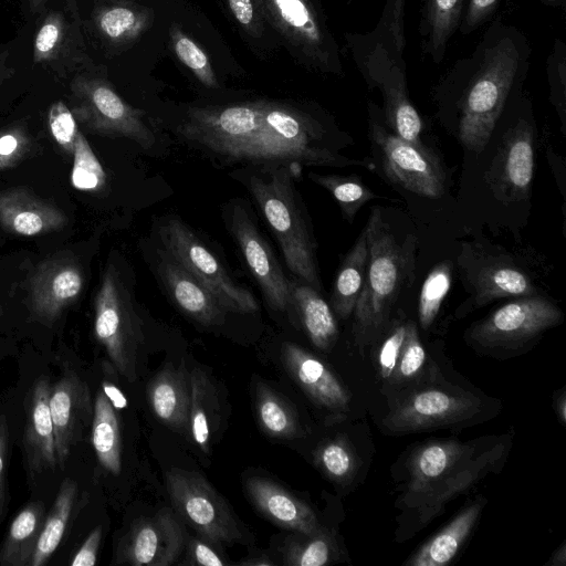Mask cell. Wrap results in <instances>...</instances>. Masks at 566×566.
I'll return each instance as SVG.
<instances>
[{
    "label": "cell",
    "mask_w": 566,
    "mask_h": 566,
    "mask_svg": "<svg viewBox=\"0 0 566 566\" xmlns=\"http://www.w3.org/2000/svg\"><path fill=\"white\" fill-rule=\"evenodd\" d=\"M352 54L368 87L380 91L381 114L390 130L403 140L423 147L420 138L423 123L409 98L406 61H394L378 46Z\"/></svg>",
    "instance_id": "obj_11"
},
{
    "label": "cell",
    "mask_w": 566,
    "mask_h": 566,
    "mask_svg": "<svg viewBox=\"0 0 566 566\" xmlns=\"http://www.w3.org/2000/svg\"><path fill=\"white\" fill-rule=\"evenodd\" d=\"M541 1L546 3L547 6L558 7L559 4H564L565 0H541Z\"/></svg>",
    "instance_id": "obj_60"
},
{
    "label": "cell",
    "mask_w": 566,
    "mask_h": 566,
    "mask_svg": "<svg viewBox=\"0 0 566 566\" xmlns=\"http://www.w3.org/2000/svg\"><path fill=\"white\" fill-rule=\"evenodd\" d=\"M155 269L174 303L205 326L220 325L227 311L217 298L165 249L156 250Z\"/></svg>",
    "instance_id": "obj_21"
},
{
    "label": "cell",
    "mask_w": 566,
    "mask_h": 566,
    "mask_svg": "<svg viewBox=\"0 0 566 566\" xmlns=\"http://www.w3.org/2000/svg\"><path fill=\"white\" fill-rule=\"evenodd\" d=\"M9 426L7 418L0 416V518L3 515L7 503V465L9 453Z\"/></svg>",
    "instance_id": "obj_53"
},
{
    "label": "cell",
    "mask_w": 566,
    "mask_h": 566,
    "mask_svg": "<svg viewBox=\"0 0 566 566\" xmlns=\"http://www.w3.org/2000/svg\"><path fill=\"white\" fill-rule=\"evenodd\" d=\"M565 564H566V546H565V543H562V545L552 555V558L548 562V565L565 566Z\"/></svg>",
    "instance_id": "obj_57"
},
{
    "label": "cell",
    "mask_w": 566,
    "mask_h": 566,
    "mask_svg": "<svg viewBox=\"0 0 566 566\" xmlns=\"http://www.w3.org/2000/svg\"><path fill=\"white\" fill-rule=\"evenodd\" d=\"M186 541L178 516L165 507L132 524L118 544L116 564L170 566L181 556Z\"/></svg>",
    "instance_id": "obj_15"
},
{
    "label": "cell",
    "mask_w": 566,
    "mask_h": 566,
    "mask_svg": "<svg viewBox=\"0 0 566 566\" xmlns=\"http://www.w3.org/2000/svg\"><path fill=\"white\" fill-rule=\"evenodd\" d=\"M102 541V526L95 527L74 555L72 566H93L96 563Z\"/></svg>",
    "instance_id": "obj_54"
},
{
    "label": "cell",
    "mask_w": 566,
    "mask_h": 566,
    "mask_svg": "<svg viewBox=\"0 0 566 566\" xmlns=\"http://www.w3.org/2000/svg\"><path fill=\"white\" fill-rule=\"evenodd\" d=\"M166 485L178 515L211 544L242 541L239 524L226 500L199 473L170 470Z\"/></svg>",
    "instance_id": "obj_10"
},
{
    "label": "cell",
    "mask_w": 566,
    "mask_h": 566,
    "mask_svg": "<svg viewBox=\"0 0 566 566\" xmlns=\"http://www.w3.org/2000/svg\"><path fill=\"white\" fill-rule=\"evenodd\" d=\"M296 534L282 546L284 565L323 566L336 559L337 545L328 531L319 527L311 534Z\"/></svg>",
    "instance_id": "obj_39"
},
{
    "label": "cell",
    "mask_w": 566,
    "mask_h": 566,
    "mask_svg": "<svg viewBox=\"0 0 566 566\" xmlns=\"http://www.w3.org/2000/svg\"><path fill=\"white\" fill-rule=\"evenodd\" d=\"M50 392V378L42 375L34 381L29 396L23 447L33 474L53 470L57 463Z\"/></svg>",
    "instance_id": "obj_23"
},
{
    "label": "cell",
    "mask_w": 566,
    "mask_h": 566,
    "mask_svg": "<svg viewBox=\"0 0 566 566\" xmlns=\"http://www.w3.org/2000/svg\"><path fill=\"white\" fill-rule=\"evenodd\" d=\"M484 501L479 499L461 510L441 531L426 542L409 559L407 566H443L458 554L473 531Z\"/></svg>",
    "instance_id": "obj_27"
},
{
    "label": "cell",
    "mask_w": 566,
    "mask_h": 566,
    "mask_svg": "<svg viewBox=\"0 0 566 566\" xmlns=\"http://www.w3.org/2000/svg\"><path fill=\"white\" fill-rule=\"evenodd\" d=\"M66 217L25 188L0 192V224L15 235L34 237L63 228Z\"/></svg>",
    "instance_id": "obj_24"
},
{
    "label": "cell",
    "mask_w": 566,
    "mask_h": 566,
    "mask_svg": "<svg viewBox=\"0 0 566 566\" xmlns=\"http://www.w3.org/2000/svg\"><path fill=\"white\" fill-rule=\"evenodd\" d=\"M546 74L549 102L560 120L562 130L566 128V44L556 38L551 54L546 60Z\"/></svg>",
    "instance_id": "obj_45"
},
{
    "label": "cell",
    "mask_w": 566,
    "mask_h": 566,
    "mask_svg": "<svg viewBox=\"0 0 566 566\" xmlns=\"http://www.w3.org/2000/svg\"><path fill=\"white\" fill-rule=\"evenodd\" d=\"M8 52L0 55V84L11 77L14 73L13 67H10L7 63Z\"/></svg>",
    "instance_id": "obj_58"
},
{
    "label": "cell",
    "mask_w": 566,
    "mask_h": 566,
    "mask_svg": "<svg viewBox=\"0 0 566 566\" xmlns=\"http://www.w3.org/2000/svg\"><path fill=\"white\" fill-rule=\"evenodd\" d=\"M77 495V484L66 478L61 483L54 503L45 515L30 566H42L60 545Z\"/></svg>",
    "instance_id": "obj_37"
},
{
    "label": "cell",
    "mask_w": 566,
    "mask_h": 566,
    "mask_svg": "<svg viewBox=\"0 0 566 566\" xmlns=\"http://www.w3.org/2000/svg\"><path fill=\"white\" fill-rule=\"evenodd\" d=\"M75 119L90 132L128 138L144 149L155 135L144 120L145 113L125 102L104 78L77 74L70 85Z\"/></svg>",
    "instance_id": "obj_8"
},
{
    "label": "cell",
    "mask_w": 566,
    "mask_h": 566,
    "mask_svg": "<svg viewBox=\"0 0 566 566\" xmlns=\"http://www.w3.org/2000/svg\"><path fill=\"white\" fill-rule=\"evenodd\" d=\"M102 390L116 410H122L127 407V399L125 395L114 384L104 381L102 385Z\"/></svg>",
    "instance_id": "obj_55"
},
{
    "label": "cell",
    "mask_w": 566,
    "mask_h": 566,
    "mask_svg": "<svg viewBox=\"0 0 566 566\" xmlns=\"http://www.w3.org/2000/svg\"><path fill=\"white\" fill-rule=\"evenodd\" d=\"M426 360L427 353L418 328L413 322L408 321L406 339L390 381L401 384L415 379L423 369Z\"/></svg>",
    "instance_id": "obj_46"
},
{
    "label": "cell",
    "mask_w": 566,
    "mask_h": 566,
    "mask_svg": "<svg viewBox=\"0 0 566 566\" xmlns=\"http://www.w3.org/2000/svg\"><path fill=\"white\" fill-rule=\"evenodd\" d=\"M480 407V400L469 392L427 388L402 401L382 423L392 433H410L464 422Z\"/></svg>",
    "instance_id": "obj_14"
},
{
    "label": "cell",
    "mask_w": 566,
    "mask_h": 566,
    "mask_svg": "<svg viewBox=\"0 0 566 566\" xmlns=\"http://www.w3.org/2000/svg\"><path fill=\"white\" fill-rule=\"evenodd\" d=\"M72 156V186L81 191L99 190L105 185L106 175L91 148L90 143L81 130L77 134Z\"/></svg>",
    "instance_id": "obj_44"
},
{
    "label": "cell",
    "mask_w": 566,
    "mask_h": 566,
    "mask_svg": "<svg viewBox=\"0 0 566 566\" xmlns=\"http://www.w3.org/2000/svg\"><path fill=\"white\" fill-rule=\"evenodd\" d=\"M148 399L153 412L164 424L188 436L189 371L184 365L158 373L148 385Z\"/></svg>",
    "instance_id": "obj_26"
},
{
    "label": "cell",
    "mask_w": 566,
    "mask_h": 566,
    "mask_svg": "<svg viewBox=\"0 0 566 566\" xmlns=\"http://www.w3.org/2000/svg\"><path fill=\"white\" fill-rule=\"evenodd\" d=\"M405 9L406 0H386L380 18L371 31L347 35L352 53L378 46L394 61L405 62Z\"/></svg>",
    "instance_id": "obj_32"
},
{
    "label": "cell",
    "mask_w": 566,
    "mask_h": 566,
    "mask_svg": "<svg viewBox=\"0 0 566 566\" xmlns=\"http://www.w3.org/2000/svg\"><path fill=\"white\" fill-rule=\"evenodd\" d=\"M245 490L253 505L276 525L303 534L321 527L314 511L276 483L253 476L245 481Z\"/></svg>",
    "instance_id": "obj_25"
},
{
    "label": "cell",
    "mask_w": 566,
    "mask_h": 566,
    "mask_svg": "<svg viewBox=\"0 0 566 566\" xmlns=\"http://www.w3.org/2000/svg\"><path fill=\"white\" fill-rule=\"evenodd\" d=\"M308 177L334 197L340 208L343 217L350 223L358 210L367 201L375 198V193L367 188L357 176L310 172Z\"/></svg>",
    "instance_id": "obj_40"
},
{
    "label": "cell",
    "mask_w": 566,
    "mask_h": 566,
    "mask_svg": "<svg viewBox=\"0 0 566 566\" xmlns=\"http://www.w3.org/2000/svg\"><path fill=\"white\" fill-rule=\"evenodd\" d=\"M92 444L102 467L112 474L122 470V439L116 409L103 390L93 407Z\"/></svg>",
    "instance_id": "obj_35"
},
{
    "label": "cell",
    "mask_w": 566,
    "mask_h": 566,
    "mask_svg": "<svg viewBox=\"0 0 566 566\" xmlns=\"http://www.w3.org/2000/svg\"><path fill=\"white\" fill-rule=\"evenodd\" d=\"M94 334L117 371L134 381L144 340L142 321L128 284L112 262L103 272L94 300Z\"/></svg>",
    "instance_id": "obj_6"
},
{
    "label": "cell",
    "mask_w": 566,
    "mask_h": 566,
    "mask_svg": "<svg viewBox=\"0 0 566 566\" xmlns=\"http://www.w3.org/2000/svg\"><path fill=\"white\" fill-rule=\"evenodd\" d=\"M46 118L49 130L56 144L72 155L80 129L71 109L63 101H55L50 105Z\"/></svg>",
    "instance_id": "obj_48"
},
{
    "label": "cell",
    "mask_w": 566,
    "mask_h": 566,
    "mask_svg": "<svg viewBox=\"0 0 566 566\" xmlns=\"http://www.w3.org/2000/svg\"><path fill=\"white\" fill-rule=\"evenodd\" d=\"M292 310L312 342L321 350L331 349L337 340L338 327L331 306L318 290L301 279H289Z\"/></svg>",
    "instance_id": "obj_28"
},
{
    "label": "cell",
    "mask_w": 566,
    "mask_h": 566,
    "mask_svg": "<svg viewBox=\"0 0 566 566\" xmlns=\"http://www.w3.org/2000/svg\"><path fill=\"white\" fill-rule=\"evenodd\" d=\"M80 32L60 10L50 11L41 22L33 40V62L54 71L67 72L91 60L83 51Z\"/></svg>",
    "instance_id": "obj_22"
},
{
    "label": "cell",
    "mask_w": 566,
    "mask_h": 566,
    "mask_svg": "<svg viewBox=\"0 0 566 566\" xmlns=\"http://www.w3.org/2000/svg\"><path fill=\"white\" fill-rule=\"evenodd\" d=\"M189 390L188 437L208 453L220 423L218 391L209 375L200 367L189 371Z\"/></svg>",
    "instance_id": "obj_30"
},
{
    "label": "cell",
    "mask_w": 566,
    "mask_h": 566,
    "mask_svg": "<svg viewBox=\"0 0 566 566\" xmlns=\"http://www.w3.org/2000/svg\"><path fill=\"white\" fill-rule=\"evenodd\" d=\"M465 4L467 0H421L420 46L433 63L443 61L449 41L461 23Z\"/></svg>",
    "instance_id": "obj_29"
},
{
    "label": "cell",
    "mask_w": 566,
    "mask_h": 566,
    "mask_svg": "<svg viewBox=\"0 0 566 566\" xmlns=\"http://www.w3.org/2000/svg\"><path fill=\"white\" fill-rule=\"evenodd\" d=\"M294 172L300 171L283 165H258L235 177L245 185L259 206L280 244L287 269L319 291L315 244L293 184Z\"/></svg>",
    "instance_id": "obj_5"
},
{
    "label": "cell",
    "mask_w": 566,
    "mask_h": 566,
    "mask_svg": "<svg viewBox=\"0 0 566 566\" xmlns=\"http://www.w3.org/2000/svg\"><path fill=\"white\" fill-rule=\"evenodd\" d=\"M31 138L21 125L0 130V170L15 166L29 151Z\"/></svg>",
    "instance_id": "obj_49"
},
{
    "label": "cell",
    "mask_w": 566,
    "mask_h": 566,
    "mask_svg": "<svg viewBox=\"0 0 566 566\" xmlns=\"http://www.w3.org/2000/svg\"><path fill=\"white\" fill-rule=\"evenodd\" d=\"M178 132L192 145L228 161L283 165L297 171L304 166L374 168L339 154L315 117L277 102L191 107Z\"/></svg>",
    "instance_id": "obj_1"
},
{
    "label": "cell",
    "mask_w": 566,
    "mask_h": 566,
    "mask_svg": "<svg viewBox=\"0 0 566 566\" xmlns=\"http://www.w3.org/2000/svg\"><path fill=\"white\" fill-rule=\"evenodd\" d=\"M554 406H555V411H556L558 418L560 419V421L563 423H565V421H566V396H565L564 390H562L559 396L555 399Z\"/></svg>",
    "instance_id": "obj_56"
},
{
    "label": "cell",
    "mask_w": 566,
    "mask_h": 566,
    "mask_svg": "<svg viewBox=\"0 0 566 566\" xmlns=\"http://www.w3.org/2000/svg\"><path fill=\"white\" fill-rule=\"evenodd\" d=\"M169 41L178 60L193 73L201 84L210 88L219 87L207 53L179 24H170Z\"/></svg>",
    "instance_id": "obj_42"
},
{
    "label": "cell",
    "mask_w": 566,
    "mask_h": 566,
    "mask_svg": "<svg viewBox=\"0 0 566 566\" xmlns=\"http://www.w3.org/2000/svg\"><path fill=\"white\" fill-rule=\"evenodd\" d=\"M502 142L489 174L490 182L495 193L504 200H522L530 193L534 171L531 120L521 116Z\"/></svg>",
    "instance_id": "obj_18"
},
{
    "label": "cell",
    "mask_w": 566,
    "mask_h": 566,
    "mask_svg": "<svg viewBox=\"0 0 566 566\" xmlns=\"http://www.w3.org/2000/svg\"><path fill=\"white\" fill-rule=\"evenodd\" d=\"M369 136L381 155L386 176L402 188L436 198L444 191L446 175L438 158L426 146L419 147L388 130L369 107Z\"/></svg>",
    "instance_id": "obj_12"
},
{
    "label": "cell",
    "mask_w": 566,
    "mask_h": 566,
    "mask_svg": "<svg viewBox=\"0 0 566 566\" xmlns=\"http://www.w3.org/2000/svg\"><path fill=\"white\" fill-rule=\"evenodd\" d=\"M503 441L470 442L434 440L419 446L409 457L408 481L402 503L429 523L455 496L469 491L504 458Z\"/></svg>",
    "instance_id": "obj_3"
},
{
    "label": "cell",
    "mask_w": 566,
    "mask_h": 566,
    "mask_svg": "<svg viewBox=\"0 0 566 566\" xmlns=\"http://www.w3.org/2000/svg\"><path fill=\"white\" fill-rule=\"evenodd\" d=\"M264 19L313 70L343 74L337 43L312 0H259Z\"/></svg>",
    "instance_id": "obj_9"
},
{
    "label": "cell",
    "mask_w": 566,
    "mask_h": 566,
    "mask_svg": "<svg viewBox=\"0 0 566 566\" xmlns=\"http://www.w3.org/2000/svg\"><path fill=\"white\" fill-rule=\"evenodd\" d=\"M407 328V319H395L379 345L377 364L379 375L384 380H391L406 339Z\"/></svg>",
    "instance_id": "obj_47"
},
{
    "label": "cell",
    "mask_w": 566,
    "mask_h": 566,
    "mask_svg": "<svg viewBox=\"0 0 566 566\" xmlns=\"http://www.w3.org/2000/svg\"><path fill=\"white\" fill-rule=\"evenodd\" d=\"M560 310L542 296L510 302L474 325L470 338L485 348H515L562 321Z\"/></svg>",
    "instance_id": "obj_13"
},
{
    "label": "cell",
    "mask_w": 566,
    "mask_h": 566,
    "mask_svg": "<svg viewBox=\"0 0 566 566\" xmlns=\"http://www.w3.org/2000/svg\"><path fill=\"white\" fill-rule=\"evenodd\" d=\"M228 227L269 305L275 311H291L290 281L244 207H230Z\"/></svg>",
    "instance_id": "obj_16"
},
{
    "label": "cell",
    "mask_w": 566,
    "mask_h": 566,
    "mask_svg": "<svg viewBox=\"0 0 566 566\" xmlns=\"http://www.w3.org/2000/svg\"><path fill=\"white\" fill-rule=\"evenodd\" d=\"M0 315H1V307H0Z\"/></svg>",
    "instance_id": "obj_61"
},
{
    "label": "cell",
    "mask_w": 566,
    "mask_h": 566,
    "mask_svg": "<svg viewBox=\"0 0 566 566\" xmlns=\"http://www.w3.org/2000/svg\"><path fill=\"white\" fill-rule=\"evenodd\" d=\"M154 21L150 8L127 1L97 7L93 23L98 35L109 44L124 45L137 40Z\"/></svg>",
    "instance_id": "obj_31"
},
{
    "label": "cell",
    "mask_w": 566,
    "mask_h": 566,
    "mask_svg": "<svg viewBox=\"0 0 566 566\" xmlns=\"http://www.w3.org/2000/svg\"><path fill=\"white\" fill-rule=\"evenodd\" d=\"M185 565L223 566L227 562L202 539L190 537L186 541Z\"/></svg>",
    "instance_id": "obj_52"
},
{
    "label": "cell",
    "mask_w": 566,
    "mask_h": 566,
    "mask_svg": "<svg viewBox=\"0 0 566 566\" xmlns=\"http://www.w3.org/2000/svg\"><path fill=\"white\" fill-rule=\"evenodd\" d=\"M315 461L334 482L349 483L358 469V459L352 444L343 437L331 439L316 450Z\"/></svg>",
    "instance_id": "obj_41"
},
{
    "label": "cell",
    "mask_w": 566,
    "mask_h": 566,
    "mask_svg": "<svg viewBox=\"0 0 566 566\" xmlns=\"http://www.w3.org/2000/svg\"><path fill=\"white\" fill-rule=\"evenodd\" d=\"M158 237L170 253L197 279L227 312L250 314L258 311L253 294L237 283L209 248L180 219L165 218Z\"/></svg>",
    "instance_id": "obj_7"
},
{
    "label": "cell",
    "mask_w": 566,
    "mask_h": 566,
    "mask_svg": "<svg viewBox=\"0 0 566 566\" xmlns=\"http://www.w3.org/2000/svg\"><path fill=\"white\" fill-rule=\"evenodd\" d=\"M535 286L530 276L509 264H492L481 269L474 280V306L502 297L534 295Z\"/></svg>",
    "instance_id": "obj_36"
},
{
    "label": "cell",
    "mask_w": 566,
    "mask_h": 566,
    "mask_svg": "<svg viewBox=\"0 0 566 566\" xmlns=\"http://www.w3.org/2000/svg\"><path fill=\"white\" fill-rule=\"evenodd\" d=\"M45 517L42 502H31L13 518L0 546L1 566H30Z\"/></svg>",
    "instance_id": "obj_33"
},
{
    "label": "cell",
    "mask_w": 566,
    "mask_h": 566,
    "mask_svg": "<svg viewBox=\"0 0 566 566\" xmlns=\"http://www.w3.org/2000/svg\"><path fill=\"white\" fill-rule=\"evenodd\" d=\"M237 22L250 35L259 36L263 32L264 15L259 0H227Z\"/></svg>",
    "instance_id": "obj_50"
},
{
    "label": "cell",
    "mask_w": 566,
    "mask_h": 566,
    "mask_svg": "<svg viewBox=\"0 0 566 566\" xmlns=\"http://www.w3.org/2000/svg\"><path fill=\"white\" fill-rule=\"evenodd\" d=\"M367 259V239L366 232L363 230L354 247L345 256L333 286L332 307L342 319H347L354 312L363 290Z\"/></svg>",
    "instance_id": "obj_34"
},
{
    "label": "cell",
    "mask_w": 566,
    "mask_h": 566,
    "mask_svg": "<svg viewBox=\"0 0 566 566\" xmlns=\"http://www.w3.org/2000/svg\"><path fill=\"white\" fill-rule=\"evenodd\" d=\"M56 462L63 468L93 416L87 385L73 371H66L50 392Z\"/></svg>",
    "instance_id": "obj_19"
},
{
    "label": "cell",
    "mask_w": 566,
    "mask_h": 566,
    "mask_svg": "<svg viewBox=\"0 0 566 566\" xmlns=\"http://www.w3.org/2000/svg\"><path fill=\"white\" fill-rule=\"evenodd\" d=\"M83 285V271L74 260L53 258L41 263L29 283L32 316L51 325L78 297Z\"/></svg>",
    "instance_id": "obj_17"
},
{
    "label": "cell",
    "mask_w": 566,
    "mask_h": 566,
    "mask_svg": "<svg viewBox=\"0 0 566 566\" xmlns=\"http://www.w3.org/2000/svg\"><path fill=\"white\" fill-rule=\"evenodd\" d=\"M48 0H29V7L32 12H38Z\"/></svg>",
    "instance_id": "obj_59"
},
{
    "label": "cell",
    "mask_w": 566,
    "mask_h": 566,
    "mask_svg": "<svg viewBox=\"0 0 566 566\" xmlns=\"http://www.w3.org/2000/svg\"><path fill=\"white\" fill-rule=\"evenodd\" d=\"M452 265L449 261L436 265L426 277L419 296L418 315L423 329L434 322L441 304L451 287Z\"/></svg>",
    "instance_id": "obj_43"
},
{
    "label": "cell",
    "mask_w": 566,
    "mask_h": 566,
    "mask_svg": "<svg viewBox=\"0 0 566 566\" xmlns=\"http://www.w3.org/2000/svg\"><path fill=\"white\" fill-rule=\"evenodd\" d=\"M255 410L259 423L266 434L283 439L302 436L295 410L283 397L261 381L255 389Z\"/></svg>",
    "instance_id": "obj_38"
},
{
    "label": "cell",
    "mask_w": 566,
    "mask_h": 566,
    "mask_svg": "<svg viewBox=\"0 0 566 566\" xmlns=\"http://www.w3.org/2000/svg\"><path fill=\"white\" fill-rule=\"evenodd\" d=\"M368 259L361 293L354 308L353 333L360 352L385 331L390 313L415 269L413 237L398 240L375 209L365 227Z\"/></svg>",
    "instance_id": "obj_4"
},
{
    "label": "cell",
    "mask_w": 566,
    "mask_h": 566,
    "mask_svg": "<svg viewBox=\"0 0 566 566\" xmlns=\"http://www.w3.org/2000/svg\"><path fill=\"white\" fill-rule=\"evenodd\" d=\"M531 44L515 25L494 19L470 55L459 59L436 86L442 112L455 117L463 146L481 153L503 111L526 78Z\"/></svg>",
    "instance_id": "obj_2"
},
{
    "label": "cell",
    "mask_w": 566,
    "mask_h": 566,
    "mask_svg": "<svg viewBox=\"0 0 566 566\" xmlns=\"http://www.w3.org/2000/svg\"><path fill=\"white\" fill-rule=\"evenodd\" d=\"M500 0H467L459 25L462 35H468L486 23L494 15Z\"/></svg>",
    "instance_id": "obj_51"
},
{
    "label": "cell",
    "mask_w": 566,
    "mask_h": 566,
    "mask_svg": "<svg viewBox=\"0 0 566 566\" xmlns=\"http://www.w3.org/2000/svg\"><path fill=\"white\" fill-rule=\"evenodd\" d=\"M281 354L290 375L315 405L334 412L349 409L350 392L323 360L290 342L282 345Z\"/></svg>",
    "instance_id": "obj_20"
}]
</instances>
